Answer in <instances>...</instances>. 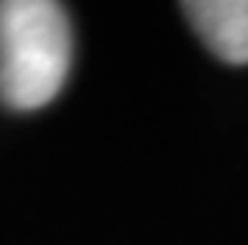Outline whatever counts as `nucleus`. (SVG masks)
Segmentation results:
<instances>
[{
  "mask_svg": "<svg viewBox=\"0 0 248 245\" xmlns=\"http://www.w3.org/2000/svg\"><path fill=\"white\" fill-rule=\"evenodd\" d=\"M182 10L210 54L226 64H248V0H191Z\"/></svg>",
  "mask_w": 248,
  "mask_h": 245,
  "instance_id": "obj_2",
  "label": "nucleus"
},
{
  "mask_svg": "<svg viewBox=\"0 0 248 245\" xmlns=\"http://www.w3.org/2000/svg\"><path fill=\"white\" fill-rule=\"evenodd\" d=\"M70 16L54 0H0V105L35 112L70 77Z\"/></svg>",
  "mask_w": 248,
  "mask_h": 245,
  "instance_id": "obj_1",
  "label": "nucleus"
}]
</instances>
